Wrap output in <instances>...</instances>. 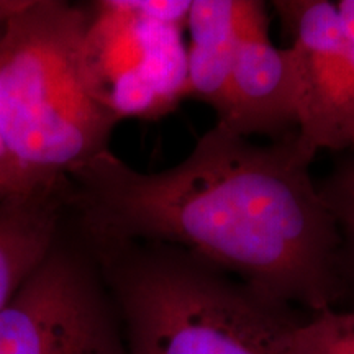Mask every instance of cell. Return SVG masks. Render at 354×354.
I'll return each instance as SVG.
<instances>
[{"label":"cell","mask_w":354,"mask_h":354,"mask_svg":"<svg viewBox=\"0 0 354 354\" xmlns=\"http://www.w3.org/2000/svg\"><path fill=\"white\" fill-rule=\"evenodd\" d=\"M297 135L253 143L212 127L158 172L100 153L69 172L68 220L88 246L183 248L266 297L307 312L346 295L338 225Z\"/></svg>","instance_id":"6da1fadb"},{"label":"cell","mask_w":354,"mask_h":354,"mask_svg":"<svg viewBox=\"0 0 354 354\" xmlns=\"http://www.w3.org/2000/svg\"><path fill=\"white\" fill-rule=\"evenodd\" d=\"M128 354H313L312 312L277 302L183 248L86 245Z\"/></svg>","instance_id":"7a4b0ae2"},{"label":"cell","mask_w":354,"mask_h":354,"mask_svg":"<svg viewBox=\"0 0 354 354\" xmlns=\"http://www.w3.org/2000/svg\"><path fill=\"white\" fill-rule=\"evenodd\" d=\"M88 10L17 0L0 24V135L28 192L66 183L107 151L120 118L92 73Z\"/></svg>","instance_id":"3957f363"},{"label":"cell","mask_w":354,"mask_h":354,"mask_svg":"<svg viewBox=\"0 0 354 354\" xmlns=\"http://www.w3.org/2000/svg\"><path fill=\"white\" fill-rule=\"evenodd\" d=\"M0 354H128L99 264L68 216L0 312Z\"/></svg>","instance_id":"277c9868"},{"label":"cell","mask_w":354,"mask_h":354,"mask_svg":"<svg viewBox=\"0 0 354 354\" xmlns=\"http://www.w3.org/2000/svg\"><path fill=\"white\" fill-rule=\"evenodd\" d=\"M88 10L87 51L105 104L120 118L156 120L187 99L184 26L141 15L130 0Z\"/></svg>","instance_id":"5b68a950"},{"label":"cell","mask_w":354,"mask_h":354,"mask_svg":"<svg viewBox=\"0 0 354 354\" xmlns=\"http://www.w3.org/2000/svg\"><path fill=\"white\" fill-rule=\"evenodd\" d=\"M294 50L299 131L304 151H354V69L336 2H272Z\"/></svg>","instance_id":"8992f818"},{"label":"cell","mask_w":354,"mask_h":354,"mask_svg":"<svg viewBox=\"0 0 354 354\" xmlns=\"http://www.w3.org/2000/svg\"><path fill=\"white\" fill-rule=\"evenodd\" d=\"M241 138L279 141L299 131V77L290 46L269 35L268 7L250 0L228 86L225 115L216 122Z\"/></svg>","instance_id":"52a82bcc"},{"label":"cell","mask_w":354,"mask_h":354,"mask_svg":"<svg viewBox=\"0 0 354 354\" xmlns=\"http://www.w3.org/2000/svg\"><path fill=\"white\" fill-rule=\"evenodd\" d=\"M250 0H190L185 30L187 99L214 109L216 122L225 115L228 86Z\"/></svg>","instance_id":"ba28073f"},{"label":"cell","mask_w":354,"mask_h":354,"mask_svg":"<svg viewBox=\"0 0 354 354\" xmlns=\"http://www.w3.org/2000/svg\"><path fill=\"white\" fill-rule=\"evenodd\" d=\"M64 184L0 203V312L64 227Z\"/></svg>","instance_id":"9c48e42d"},{"label":"cell","mask_w":354,"mask_h":354,"mask_svg":"<svg viewBox=\"0 0 354 354\" xmlns=\"http://www.w3.org/2000/svg\"><path fill=\"white\" fill-rule=\"evenodd\" d=\"M317 185L338 225L342 238L339 263L348 294L354 287V154L344 159L322 184Z\"/></svg>","instance_id":"30bf717a"},{"label":"cell","mask_w":354,"mask_h":354,"mask_svg":"<svg viewBox=\"0 0 354 354\" xmlns=\"http://www.w3.org/2000/svg\"><path fill=\"white\" fill-rule=\"evenodd\" d=\"M310 333L313 354H354V307L312 313Z\"/></svg>","instance_id":"8fae6325"},{"label":"cell","mask_w":354,"mask_h":354,"mask_svg":"<svg viewBox=\"0 0 354 354\" xmlns=\"http://www.w3.org/2000/svg\"><path fill=\"white\" fill-rule=\"evenodd\" d=\"M15 6L17 0H0V24H2L3 19L13 10ZM25 194L32 192H28V189L25 187L20 172L17 169L10 153H8L6 143H3L2 135H0V203L10 201V198L25 196Z\"/></svg>","instance_id":"7c38bea8"},{"label":"cell","mask_w":354,"mask_h":354,"mask_svg":"<svg viewBox=\"0 0 354 354\" xmlns=\"http://www.w3.org/2000/svg\"><path fill=\"white\" fill-rule=\"evenodd\" d=\"M336 7H338L344 41H346L348 55L354 69V0H339L336 2Z\"/></svg>","instance_id":"4fadbf2b"}]
</instances>
